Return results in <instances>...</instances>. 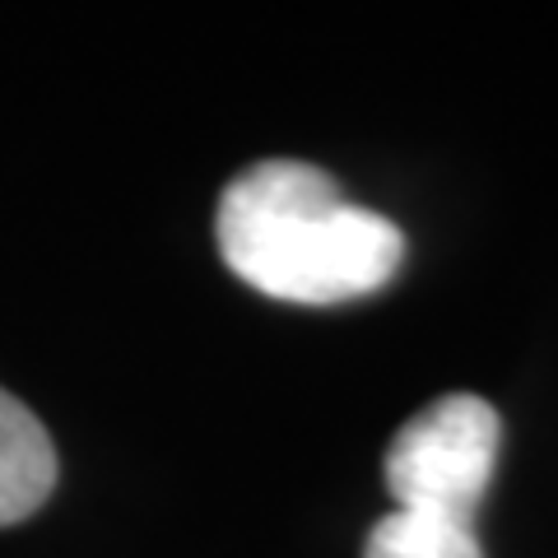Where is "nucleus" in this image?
<instances>
[{
	"instance_id": "nucleus-3",
	"label": "nucleus",
	"mask_w": 558,
	"mask_h": 558,
	"mask_svg": "<svg viewBox=\"0 0 558 558\" xmlns=\"http://www.w3.org/2000/svg\"><path fill=\"white\" fill-rule=\"evenodd\" d=\"M57 488V447L20 396L0 391V526L33 517Z\"/></svg>"
},
{
	"instance_id": "nucleus-4",
	"label": "nucleus",
	"mask_w": 558,
	"mask_h": 558,
	"mask_svg": "<svg viewBox=\"0 0 558 558\" xmlns=\"http://www.w3.org/2000/svg\"><path fill=\"white\" fill-rule=\"evenodd\" d=\"M363 558H484L475 521L396 508L368 531Z\"/></svg>"
},
{
	"instance_id": "nucleus-1",
	"label": "nucleus",
	"mask_w": 558,
	"mask_h": 558,
	"mask_svg": "<svg viewBox=\"0 0 558 558\" xmlns=\"http://www.w3.org/2000/svg\"><path fill=\"white\" fill-rule=\"evenodd\" d=\"M219 256L275 303L336 307L377 293L405 260L387 215L340 196L322 168L266 159L233 178L215 215Z\"/></svg>"
},
{
	"instance_id": "nucleus-2",
	"label": "nucleus",
	"mask_w": 558,
	"mask_h": 558,
	"mask_svg": "<svg viewBox=\"0 0 558 558\" xmlns=\"http://www.w3.org/2000/svg\"><path fill=\"white\" fill-rule=\"evenodd\" d=\"M502 418L484 396L451 391L418 410L387 451V488L396 508L475 521L494 484Z\"/></svg>"
}]
</instances>
